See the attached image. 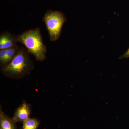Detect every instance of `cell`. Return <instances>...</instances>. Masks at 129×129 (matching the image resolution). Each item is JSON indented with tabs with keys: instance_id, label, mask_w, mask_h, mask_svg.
Masks as SVG:
<instances>
[{
	"instance_id": "obj_1",
	"label": "cell",
	"mask_w": 129,
	"mask_h": 129,
	"mask_svg": "<svg viewBox=\"0 0 129 129\" xmlns=\"http://www.w3.org/2000/svg\"><path fill=\"white\" fill-rule=\"evenodd\" d=\"M17 36L18 42L25 46L28 52L33 55L36 60L39 61L46 60V47L39 28L27 30Z\"/></svg>"
},
{
	"instance_id": "obj_2",
	"label": "cell",
	"mask_w": 129,
	"mask_h": 129,
	"mask_svg": "<svg viewBox=\"0 0 129 129\" xmlns=\"http://www.w3.org/2000/svg\"><path fill=\"white\" fill-rule=\"evenodd\" d=\"M27 49L20 47L18 53L10 63L1 68L5 76L19 79L30 74L34 69L33 62Z\"/></svg>"
},
{
	"instance_id": "obj_3",
	"label": "cell",
	"mask_w": 129,
	"mask_h": 129,
	"mask_svg": "<svg viewBox=\"0 0 129 129\" xmlns=\"http://www.w3.org/2000/svg\"><path fill=\"white\" fill-rule=\"evenodd\" d=\"M43 21L46 25L51 41H56L60 37L63 24L67 19L64 14L59 11H47Z\"/></svg>"
},
{
	"instance_id": "obj_4",
	"label": "cell",
	"mask_w": 129,
	"mask_h": 129,
	"mask_svg": "<svg viewBox=\"0 0 129 129\" xmlns=\"http://www.w3.org/2000/svg\"><path fill=\"white\" fill-rule=\"evenodd\" d=\"M31 112V106L24 102L17 109L12 119L16 122H22L29 118Z\"/></svg>"
},
{
	"instance_id": "obj_5",
	"label": "cell",
	"mask_w": 129,
	"mask_h": 129,
	"mask_svg": "<svg viewBox=\"0 0 129 129\" xmlns=\"http://www.w3.org/2000/svg\"><path fill=\"white\" fill-rule=\"evenodd\" d=\"M18 42L17 36L10 32H3L0 35V50H6L16 46Z\"/></svg>"
},
{
	"instance_id": "obj_6",
	"label": "cell",
	"mask_w": 129,
	"mask_h": 129,
	"mask_svg": "<svg viewBox=\"0 0 129 129\" xmlns=\"http://www.w3.org/2000/svg\"><path fill=\"white\" fill-rule=\"evenodd\" d=\"M16 122L0 109V129H17Z\"/></svg>"
},
{
	"instance_id": "obj_7",
	"label": "cell",
	"mask_w": 129,
	"mask_h": 129,
	"mask_svg": "<svg viewBox=\"0 0 129 129\" xmlns=\"http://www.w3.org/2000/svg\"><path fill=\"white\" fill-rule=\"evenodd\" d=\"M20 48V47L17 45L11 48L6 49V58L3 67L6 66L12 61L18 53Z\"/></svg>"
},
{
	"instance_id": "obj_8",
	"label": "cell",
	"mask_w": 129,
	"mask_h": 129,
	"mask_svg": "<svg viewBox=\"0 0 129 129\" xmlns=\"http://www.w3.org/2000/svg\"><path fill=\"white\" fill-rule=\"evenodd\" d=\"M22 129H37L40 124L38 119L29 118L23 123Z\"/></svg>"
},
{
	"instance_id": "obj_9",
	"label": "cell",
	"mask_w": 129,
	"mask_h": 129,
	"mask_svg": "<svg viewBox=\"0 0 129 129\" xmlns=\"http://www.w3.org/2000/svg\"><path fill=\"white\" fill-rule=\"evenodd\" d=\"M129 57V48L128 50H127V51L125 52L122 56L120 57V58H128Z\"/></svg>"
}]
</instances>
